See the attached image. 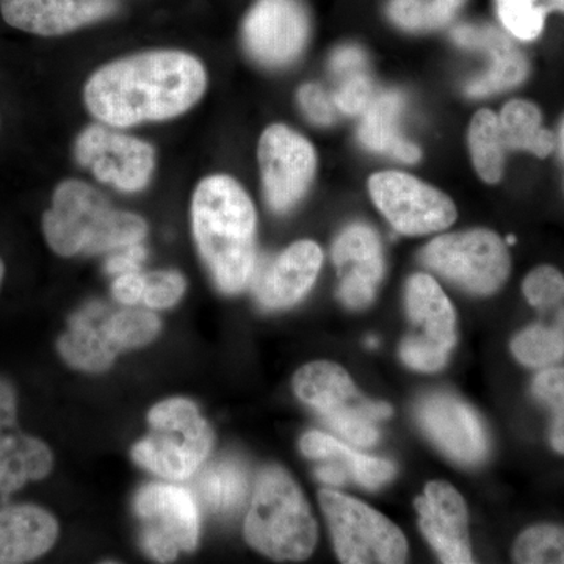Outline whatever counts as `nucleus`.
Masks as SVG:
<instances>
[{
    "label": "nucleus",
    "mask_w": 564,
    "mask_h": 564,
    "mask_svg": "<svg viewBox=\"0 0 564 564\" xmlns=\"http://www.w3.org/2000/svg\"><path fill=\"white\" fill-rule=\"evenodd\" d=\"M206 69L181 51H152L96 70L85 85L88 110L113 128L180 117L203 98Z\"/></svg>",
    "instance_id": "obj_1"
},
{
    "label": "nucleus",
    "mask_w": 564,
    "mask_h": 564,
    "mask_svg": "<svg viewBox=\"0 0 564 564\" xmlns=\"http://www.w3.org/2000/svg\"><path fill=\"white\" fill-rule=\"evenodd\" d=\"M193 234L221 292L247 288L254 273L256 210L242 185L229 176L199 182L192 202Z\"/></svg>",
    "instance_id": "obj_2"
},
{
    "label": "nucleus",
    "mask_w": 564,
    "mask_h": 564,
    "mask_svg": "<svg viewBox=\"0 0 564 564\" xmlns=\"http://www.w3.org/2000/svg\"><path fill=\"white\" fill-rule=\"evenodd\" d=\"M43 232L52 251L70 258L140 243L148 226L139 215L113 209L91 185L65 181L55 188L51 209L44 214Z\"/></svg>",
    "instance_id": "obj_3"
},
{
    "label": "nucleus",
    "mask_w": 564,
    "mask_h": 564,
    "mask_svg": "<svg viewBox=\"0 0 564 564\" xmlns=\"http://www.w3.org/2000/svg\"><path fill=\"white\" fill-rule=\"evenodd\" d=\"M245 536L251 547L278 562H302L313 554L317 524L302 489L281 467L259 474Z\"/></svg>",
    "instance_id": "obj_4"
},
{
    "label": "nucleus",
    "mask_w": 564,
    "mask_h": 564,
    "mask_svg": "<svg viewBox=\"0 0 564 564\" xmlns=\"http://www.w3.org/2000/svg\"><path fill=\"white\" fill-rule=\"evenodd\" d=\"M148 421L151 433L133 445V462L166 480H187L198 473L214 444L198 406L187 399L165 400L152 408Z\"/></svg>",
    "instance_id": "obj_5"
},
{
    "label": "nucleus",
    "mask_w": 564,
    "mask_h": 564,
    "mask_svg": "<svg viewBox=\"0 0 564 564\" xmlns=\"http://www.w3.org/2000/svg\"><path fill=\"white\" fill-rule=\"evenodd\" d=\"M321 505L340 562L397 564L406 560L402 530L369 505L333 489L321 491Z\"/></svg>",
    "instance_id": "obj_6"
},
{
    "label": "nucleus",
    "mask_w": 564,
    "mask_h": 564,
    "mask_svg": "<svg viewBox=\"0 0 564 564\" xmlns=\"http://www.w3.org/2000/svg\"><path fill=\"white\" fill-rule=\"evenodd\" d=\"M421 259L434 272L478 295L499 291L511 272L507 242L488 229L437 237L426 245Z\"/></svg>",
    "instance_id": "obj_7"
},
{
    "label": "nucleus",
    "mask_w": 564,
    "mask_h": 564,
    "mask_svg": "<svg viewBox=\"0 0 564 564\" xmlns=\"http://www.w3.org/2000/svg\"><path fill=\"white\" fill-rule=\"evenodd\" d=\"M135 513L143 519L141 545L151 558L173 562L180 552L195 551L199 540L196 497L182 486L152 484L135 496Z\"/></svg>",
    "instance_id": "obj_8"
},
{
    "label": "nucleus",
    "mask_w": 564,
    "mask_h": 564,
    "mask_svg": "<svg viewBox=\"0 0 564 564\" xmlns=\"http://www.w3.org/2000/svg\"><path fill=\"white\" fill-rule=\"evenodd\" d=\"M375 206L404 236L443 231L456 220L454 202L411 174L381 172L369 180Z\"/></svg>",
    "instance_id": "obj_9"
},
{
    "label": "nucleus",
    "mask_w": 564,
    "mask_h": 564,
    "mask_svg": "<svg viewBox=\"0 0 564 564\" xmlns=\"http://www.w3.org/2000/svg\"><path fill=\"white\" fill-rule=\"evenodd\" d=\"M259 166L267 203L278 214H285L310 191L317 154L303 135L288 126L274 124L259 141Z\"/></svg>",
    "instance_id": "obj_10"
},
{
    "label": "nucleus",
    "mask_w": 564,
    "mask_h": 564,
    "mask_svg": "<svg viewBox=\"0 0 564 564\" xmlns=\"http://www.w3.org/2000/svg\"><path fill=\"white\" fill-rule=\"evenodd\" d=\"M76 159L104 184L121 192L147 187L155 163L151 144L104 126H90L80 133Z\"/></svg>",
    "instance_id": "obj_11"
},
{
    "label": "nucleus",
    "mask_w": 564,
    "mask_h": 564,
    "mask_svg": "<svg viewBox=\"0 0 564 564\" xmlns=\"http://www.w3.org/2000/svg\"><path fill=\"white\" fill-rule=\"evenodd\" d=\"M310 31L302 0H256L243 22L245 47L262 65H289L302 54Z\"/></svg>",
    "instance_id": "obj_12"
},
{
    "label": "nucleus",
    "mask_w": 564,
    "mask_h": 564,
    "mask_svg": "<svg viewBox=\"0 0 564 564\" xmlns=\"http://www.w3.org/2000/svg\"><path fill=\"white\" fill-rule=\"evenodd\" d=\"M293 389L303 403L322 415L329 429L345 421H383L392 414L388 403L364 399L350 375L337 364H307L293 378Z\"/></svg>",
    "instance_id": "obj_13"
},
{
    "label": "nucleus",
    "mask_w": 564,
    "mask_h": 564,
    "mask_svg": "<svg viewBox=\"0 0 564 564\" xmlns=\"http://www.w3.org/2000/svg\"><path fill=\"white\" fill-rule=\"evenodd\" d=\"M419 423L430 440L448 458L475 466L484 462L489 451L484 422L469 406L448 393H433L417 404Z\"/></svg>",
    "instance_id": "obj_14"
},
{
    "label": "nucleus",
    "mask_w": 564,
    "mask_h": 564,
    "mask_svg": "<svg viewBox=\"0 0 564 564\" xmlns=\"http://www.w3.org/2000/svg\"><path fill=\"white\" fill-rule=\"evenodd\" d=\"M333 261L340 276V300L351 310L369 306L384 274L378 234L362 223L348 226L334 243Z\"/></svg>",
    "instance_id": "obj_15"
},
{
    "label": "nucleus",
    "mask_w": 564,
    "mask_h": 564,
    "mask_svg": "<svg viewBox=\"0 0 564 564\" xmlns=\"http://www.w3.org/2000/svg\"><path fill=\"white\" fill-rule=\"evenodd\" d=\"M323 252L317 243L302 240L291 245L273 261L256 262L252 291L265 310H285L313 289L321 272Z\"/></svg>",
    "instance_id": "obj_16"
},
{
    "label": "nucleus",
    "mask_w": 564,
    "mask_h": 564,
    "mask_svg": "<svg viewBox=\"0 0 564 564\" xmlns=\"http://www.w3.org/2000/svg\"><path fill=\"white\" fill-rule=\"evenodd\" d=\"M421 530L441 562L447 564L473 563L467 508L462 494L445 481L426 485L423 496L415 500Z\"/></svg>",
    "instance_id": "obj_17"
},
{
    "label": "nucleus",
    "mask_w": 564,
    "mask_h": 564,
    "mask_svg": "<svg viewBox=\"0 0 564 564\" xmlns=\"http://www.w3.org/2000/svg\"><path fill=\"white\" fill-rule=\"evenodd\" d=\"M118 0H0L11 28L40 36H61L117 13Z\"/></svg>",
    "instance_id": "obj_18"
},
{
    "label": "nucleus",
    "mask_w": 564,
    "mask_h": 564,
    "mask_svg": "<svg viewBox=\"0 0 564 564\" xmlns=\"http://www.w3.org/2000/svg\"><path fill=\"white\" fill-rule=\"evenodd\" d=\"M58 522L36 505L0 508V564L33 562L51 551Z\"/></svg>",
    "instance_id": "obj_19"
},
{
    "label": "nucleus",
    "mask_w": 564,
    "mask_h": 564,
    "mask_svg": "<svg viewBox=\"0 0 564 564\" xmlns=\"http://www.w3.org/2000/svg\"><path fill=\"white\" fill-rule=\"evenodd\" d=\"M473 50L488 52L491 55V68L484 76L470 82L466 93L473 98H486L496 93L518 87L529 76V61L508 36L494 28H474L467 36Z\"/></svg>",
    "instance_id": "obj_20"
},
{
    "label": "nucleus",
    "mask_w": 564,
    "mask_h": 564,
    "mask_svg": "<svg viewBox=\"0 0 564 564\" xmlns=\"http://www.w3.org/2000/svg\"><path fill=\"white\" fill-rule=\"evenodd\" d=\"M406 310L421 329L419 339L451 352L455 344V311L441 285L429 274L417 273L406 285Z\"/></svg>",
    "instance_id": "obj_21"
},
{
    "label": "nucleus",
    "mask_w": 564,
    "mask_h": 564,
    "mask_svg": "<svg viewBox=\"0 0 564 564\" xmlns=\"http://www.w3.org/2000/svg\"><path fill=\"white\" fill-rule=\"evenodd\" d=\"M402 111L403 98L400 93H378L364 110L358 131L359 140L370 151L391 155L400 162L415 163L421 161L422 151L400 132Z\"/></svg>",
    "instance_id": "obj_22"
},
{
    "label": "nucleus",
    "mask_w": 564,
    "mask_h": 564,
    "mask_svg": "<svg viewBox=\"0 0 564 564\" xmlns=\"http://www.w3.org/2000/svg\"><path fill=\"white\" fill-rule=\"evenodd\" d=\"M107 306L91 303L69 321L68 332L58 340V351L65 362L84 372H104L109 369L118 352L107 343L101 318Z\"/></svg>",
    "instance_id": "obj_23"
},
{
    "label": "nucleus",
    "mask_w": 564,
    "mask_h": 564,
    "mask_svg": "<svg viewBox=\"0 0 564 564\" xmlns=\"http://www.w3.org/2000/svg\"><path fill=\"white\" fill-rule=\"evenodd\" d=\"M54 456L43 441L18 432L0 437V494L20 491L51 474Z\"/></svg>",
    "instance_id": "obj_24"
},
{
    "label": "nucleus",
    "mask_w": 564,
    "mask_h": 564,
    "mask_svg": "<svg viewBox=\"0 0 564 564\" xmlns=\"http://www.w3.org/2000/svg\"><path fill=\"white\" fill-rule=\"evenodd\" d=\"M300 448L307 458L343 464L347 467L348 474H351L352 478L367 489L380 488L395 474V466L391 462L359 454L332 434L306 433L302 437Z\"/></svg>",
    "instance_id": "obj_25"
},
{
    "label": "nucleus",
    "mask_w": 564,
    "mask_h": 564,
    "mask_svg": "<svg viewBox=\"0 0 564 564\" xmlns=\"http://www.w3.org/2000/svg\"><path fill=\"white\" fill-rule=\"evenodd\" d=\"M198 499L215 514L231 516L243 507L250 480L242 463L221 458L204 467L195 484Z\"/></svg>",
    "instance_id": "obj_26"
},
{
    "label": "nucleus",
    "mask_w": 564,
    "mask_h": 564,
    "mask_svg": "<svg viewBox=\"0 0 564 564\" xmlns=\"http://www.w3.org/2000/svg\"><path fill=\"white\" fill-rule=\"evenodd\" d=\"M500 131L507 150L532 152L545 159L555 148V135L543 126V113L536 104L514 99L505 104L499 115Z\"/></svg>",
    "instance_id": "obj_27"
},
{
    "label": "nucleus",
    "mask_w": 564,
    "mask_h": 564,
    "mask_svg": "<svg viewBox=\"0 0 564 564\" xmlns=\"http://www.w3.org/2000/svg\"><path fill=\"white\" fill-rule=\"evenodd\" d=\"M469 148L475 170L486 184H497L503 176L505 148L499 115L481 109L469 126Z\"/></svg>",
    "instance_id": "obj_28"
},
{
    "label": "nucleus",
    "mask_w": 564,
    "mask_h": 564,
    "mask_svg": "<svg viewBox=\"0 0 564 564\" xmlns=\"http://www.w3.org/2000/svg\"><path fill=\"white\" fill-rule=\"evenodd\" d=\"M511 351L522 366L547 369L564 358V326L533 323L511 343Z\"/></svg>",
    "instance_id": "obj_29"
},
{
    "label": "nucleus",
    "mask_w": 564,
    "mask_h": 564,
    "mask_svg": "<svg viewBox=\"0 0 564 564\" xmlns=\"http://www.w3.org/2000/svg\"><path fill=\"white\" fill-rule=\"evenodd\" d=\"M101 328L110 347L121 352L152 343L161 332V321L158 315L143 310H122L109 314L107 307Z\"/></svg>",
    "instance_id": "obj_30"
},
{
    "label": "nucleus",
    "mask_w": 564,
    "mask_h": 564,
    "mask_svg": "<svg viewBox=\"0 0 564 564\" xmlns=\"http://www.w3.org/2000/svg\"><path fill=\"white\" fill-rule=\"evenodd\" d=\"M464 0H392L389 17L406 31H434L443 28Z\"/></svg>",
    "instance_id": "obj_31"
},
{
    "label": "nucleus",
    "mask_w": 564,
    "mask_h": 564,
    "mask_svg": "<svg viewBox=\"0 0 564 564\" xmlns=\"http://www.w3.org/2000/svg\"><path fill=\"white\" fill-rule=\"evenodd\" d=\"M527 303L552 323L564 326V274L552 265H540L522 282Z\"/></svg>",
    "instance_id": "obj_32"
},
{
    "label": "nucleus",
    "mask_w": 564,
    "mask_h": 564,
    "mask_svg": "<svg viewBox=\"0 0 564 564\" xmlns=\"http://www.w3.org/2000/svg\"><path fill=\"white\" fill-rule=\"evenodd\" d=\"M513 560L522 564H564V527L533 525L519 534Z\"/></svg>",
    "instance_id": "obj_33"
},
{
    "label": "nucleus",
    "mask_w": 564,
    "mask_h": 564,
    "mask_svg": "<svg viewBox=\"0 0 564 564\" xmlns=\"http://www.w3.org/2000/svg\"><path fill=\"white\" fill-rule=\"evenodd\" d=\"M496 6L500 22L514 39L534 41L544 32L547 11L538 0H496Z\"/></svg>",
    "instance_id": "obj_34"
},
{
    "label": "nucleus",
    "mask_w": 564,
    "mask_h": 564,
    "mask_svg": "<svg viewBox=\"0 0 564 564\" xmlns=\"http://www.w3.org/2000/svg\"><path fill=\"white\" fill-rule=\"evenodd\" d=\"M339 87L333 93L337 110L345 115H362L375 98L373 84L366 69L336 79Z\"/></svg>",
    "instance_id": "obj_35"
},
{
    "label": "nucleus",
    "mask_w": 564,
    "mask_h": 564,
    "mask_svg": "<svg viewBox=\"0 0 564 564\" xmlns=\"http://www.w3.org/2000/svg\"><path fill=\"white\" fill-rule=\"evenodd\" d=\"M185 292V280L177 272L144 274L143 302L151 310H169L180 302Z\"/></svg>",
    "instance_id": "obj_36"
},
{
    "label": "nucleus",
    "mask_w": 564,
    "mask_h": 564,
    "mask_svg": "<svg viewBox=\"0 0 564 564\" xmlns=\"http://www.w3.org/2000/svg\"><path fill=\"white\" fill-rule=\"evenodd\" d=\"M532 392L538 402L552 411L564 415V367H547L534 377Z\"/></svg>",
    "instance_id": "obj_37"
},
{
    "label": "nucleus",
    "mask_w": 564,
    "mask_h": 564,
    "mask_svg": "<svg viewBox=\"0 0 564 564\" xmlns=\"http://www.w3.org/2000/svg\"><path fill=\"white\" fill-rule=\"evenodd\" d=\"M403 362L411 369L421 370V372H436L445 366L448 359V352L441 348L426 344L419 337L410 336L403 340L400 347Z\"/></svg>",
    "instance_id": "obj_38"
},
{
    "label": "nucleus",
    "mask_w": 564,
    "mask_h": 564,
    "mask_svg": "<svg viewBox=\"0 0 564 564\" xmlns=\"http://www.w3.org/2000/svg\"><path fill=\"white\" fill-rule=\"evenodd\" d=\"M300 106L306 117L318 126H329L336 121L337 107L333 95H328L321 85L307 84L299 91Z\"/></svg>",
    "instance_id": "obj_39"
},
{
    "label": "nucleus",
    "mask_w": 564,
    "mask_h": 564,
    "mask_svg": "<svg viewBox=\"0 0 564 564\" xmlns=\"http://www.w3.org/2000/svg\"><path fill=\"white\" fill-rule=\"evenodd\" d=\"M147 259V250L140 243L131 247L121 248L117 254L111 256L106 263V272L111 276L120 274L140 272V265Z\"/></svg>",
    "instance_id": "obj_40"
},
{
    "label": "nucleus",
    "mask_w": 564,
    "mask_h": 564,
    "mask_svg": "<svg viewBox=\"0 0 564 564\" xmlns=\"http://www.w3.org/2000/svg\"><path fill=\"white\" fill-rule=\"evenodd\" d=\"M115 300L126 306H135L143 300L144 293V274L140 272H131L120 274L111 285Z\"/></svg>",
    "instance_id": "obj_41"
},
{
    "label": "nucleus",
    "mask_w": 564,
    "mask_h": 564,
    "mask_svg": "<svg viewBox=\"0 0 564 564\" xmlns=\"http://www.w3.org/2000/svg\"><path fill=\"white\" fill-rule=\"evenodd\" d=\"M329 69L336 79L347 74L358 73L366 69V55L356 46L339 47L329 61Z\"/></svg>",
    "instance_id": "obj_42"
},
{
    "label": "nucleus",
    "mask_w": 564,
    "mask_h": 564,
    "mask_svg": "<svg viewBox=\"0 0 564 564\" xmlns=\"http://www.w3.org/2000/svg\"><path fill=\"white\" fill-rule=\"evenodd\" d=\"M18 417V397L13 384L0 378V437L14 432Z\"/></svg>",
    "instance_id": "obj_43"
},
{
    "label": "nucleus",
    "mask_w": 564,
    "mask_h": 564,
    "mask_svg": "<svg viewBox=\"0 0 564 564\" xmlns=\"http://www.w3.org/2000/svg\"><path fill=\"white\" fill-rule=\"evenodd\" d=\"M317 478L323 484L332 486H340L347 481L348 470L344 469V466H339L337 463H328L325 466L317 467Z\"/></svg>",
    "instance_id": "obj_44"
},
{
    "label": "nucleus",
    "mask_w": 564,
    "mask_h": 564,
    "mask_svg": "<svg viewBox=\"0 0 564 564\" xmlns=\"http://www.w3.org/2000/svg\"><path fill=\"white\" fill-rule=\"evenodd\" d=\"M549 441L556 454L564 455V415L554 414L552 417Z\"/></svg>",
    "instance_id": "obj_45"
},
{
    "label": "nucleus",
    "mask_w": 564,
    "mask_h": 564,
    "mask_svg": "<svg viewBox=\"0 0 564 564\" xmlns=\"http://www.w3.org/2000/svg\"><path fill=\"white\" fill-rule=\"evenodd\" d=\"M541 7L549 13L552 11H562L564 13V0H543Z\"/></svg>",
    "instance_id": "obj_46"
},
{
    "label": "nucleus",
    "mask_w": 564,
    "mask_h": 564,
    "mask_svg": "<svg viewBox=\"0 0 564 564\" xmlns=\"http://www.w3.org/2000/svg\"><path fill=\"white\" fill-rule=\"evenodd\" d=\"M3 276H6V265H3L2 259H0V285H2Z\"/></svg>",
    "instance_id": "obj_47"
},
{
    "label": "nucleus",
    "mask_w": 564,
    "mask_h": 564,
    "mask_svg": "<svg viewBox=\"0 0 564 564\" xmlns=\"http://www.w3.org/2000/svg\"><path fill=\"white\" fill-rule=\"evenodd\" d=\"M377 344H378V340L377 339H369L367 340V345H369V347H377Z\"/></svg>",
    "instance_id": "obj_48"
},
{
    "label": "nucleus",
    "mask_w": 564,
    "mask_h": 564,
    "mask_svg": "<svg viewBox=\"0 0 564 564\" xmlns=\"http://www.w3.org/2000/svg\"><path fill=\"white\" fill-rule=\"evenodd\" d=\"M507 243H508V245H513V243H516V237H514V236H508V237H507Z\"/></svg>",
    "instance_id": "obj_49"
},
{
    "label": "nucleus",
    "mask_w": 564,
    "mask_h": 564,
    "mask_svg": "<svg viewBox=\"0 0 564 564\" xmlns=\"http://www.w3.org/2000/svg\"><path fill=\"white\" fill-rule=\"evenodd\" d=\"M563 148H564V124H563Z\"/></svg>",
    "instance_id": "obj_50"
},
{
    "label": "nucleus",
    "mask_w": 564,
    "mask_h": 564,
    "mask_svg": "<svg viewBox=\"0 0 564 564\" xmlns=\"http://www.w3.org/2000/svg\"><path fill=\"white\" fill-rule=\"evenodd\" d=\"M538 2H540V6H541V2H543V0H538Z\"/></svg>",
    "instance_id": "obj_51"
}]
</instances>
